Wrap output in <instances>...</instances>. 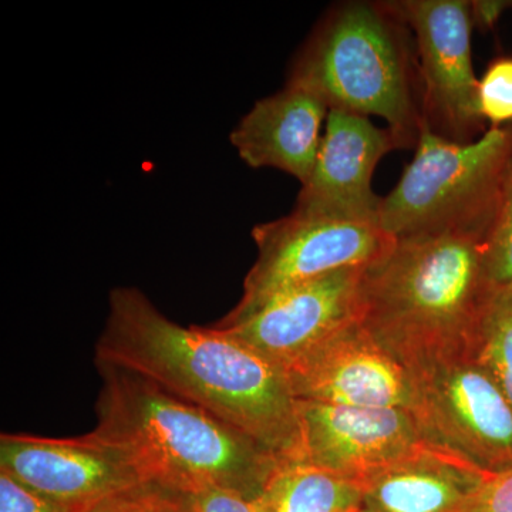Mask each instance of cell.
<instances>
[{
	"label": "cell",
	"mask_w": 512,
	"mask_h": 512,
	"mask_svg": "<svg viewBox=\"0 0 512 512\" xmlns=\"http://www.w3.org/2000/svg\"><path fill=\"white\" fill-rule=\"evenodd\" d=\"M512 160V124L471 143L421 127L416 154L382 198L379 225L394 239L453 235L484 242Z\"/></svg>",
	"instance_id": "cell-5"
},
{
	"label": "cell",
	"mask_w": 512,
	"mask_h": 512,
	"mask_svg": "<svg viewBox=\"0 0 512 512\" xmlns=\"http://www.w3.org/2000/svg\"><path fill=\"white\" fill-rule=\"evenodd\" d=\"M259 512H362V487L302 460H282L256 498Z\"/></svg>",
	"instance_id": "cell-16"
},
{
	"label": "cell",
	"mask_w": 512,
	"mask_h": 512,
	"mask_svg": "<svg viewBox=\"0 0 512 512\" xmlns=\"http://www.w3.org/2000/svg\"><path fill=\"white\" fill-rule=\"evenodd\" d=\"M0 512H70L0 471Z\"/></svg>",
	"instance_id": "cell-22"
},
{
	"label": "cell",
	"mask_w": 512,
	"mask_h": 512,
	"mask_svg": "<svg viewBox=\"0 0 512 512\" xmlns=\"http://www.w3.org/2000/svg\"><path fill=\"white\" fill-rule=\"evenodd\" d=\"M76 512H188L180 494L157 484L127 488Z\"/></svg>",
	"instance_id": "cell-20"
},
{
	"label": "cell",
	"mask_w": 512,
	"mask_h": 512,
	"mask_svg": "<svg viewBox=\"0 0 512 512\" xmlns=\"http://www.w3.org/2000/svg\"><path fill=\"white\" fill-rule=\"evenodd\" d=\"M366 268L343 269L293 286L247 318L214 328L241 340L286 372L330 336L359 322Z\"/></svg>",
	"instance_id": "cell-10"
},
{
	"label": "cell",
	"mask_w": 512,
	"mask_h": 512,
	"mask_svg": "<svg viewBox=\"0 0 512 512\" xmlns=\"http://www.w3.org/2000/svg\"><path fill=\"white\" fill-rule=\"evenodd\" d=\"M412 32L424 126L454 143L485 133L477 107L478 79L471 59V2H387Z\"/></svg>",
	"instance_id": "cell-8"
},
{
	"label": "cell",
	"mask_w": 512,
	"mask_h": 512,
	"mask_svg": "<svg viewBox=\"0 0 512 512\" xmlns=\"http://www.w3.org/2000/svg\"><path fill=\"white\" fill-rule=\"evenodd\" d=\"M410 372L412 413L427 443L485 474L512 468V404L473 356L447 357Z\"/></svg>",
	"instance_id": "cell-7"
},
{
	"label": "cell",
	"mask_w": 512,
	"mask_h": 512,
	"mask_svg": "<svg viewBox=\"0 0 512 512\" xmlns=\"http://www.w3.org/2000/svg\"><path fill=\"white\" fill-rule=\"evenodd\" d=\"M484 271L491 289L512 288V160L500 207L483 242Z\"/></svg>",
	"instance_id": "cell-18"
},
{
	"label": "cell",
	"mask_w": 512,
	"mask_h": 512,
	"mask_svg": "<svg viewBox=\"0 0 512 512\" xmlns=\"http://www.w3.org/2000/svg\"><path fill=\"white\" fill-rule=\"evenodd\" d=\"M470 355L493 376L512 404V288H490Z\"/></svg>",
	"instance_id": "cell-17"
},
{
	"label": "cell",
	"mask_w": 512,
	"mask_h": 512,
	"mask_svg": "<svg viewBox=\"0 0 512 512\" xmlns=\"http://www.w3.org/2000/svg\"><path fill=\"white\" fill-rule=\"evenodd\" d=\"M488 292L478 239H396L363 272L359 323L412 370L470 355Z\"/></svg>",
	"instance_id": "cell-3"
},
{
	"label": "cell",
	"mask_w": 512,
	"mask_h": 512,
	"mask_svg": "<svg viewBox=\"0 0 512 512\" xmlns=\"http://www.w3.org/2000/svg\"><path fill=\"white\" fill-rule=\"evenodd\" d=\"M471 512H512V468L485 476Z\"/></svg>",
	"instance_id": "cell-23"
},
{
	"label": "cell",
	"mask_w": 512,
	"mask_h": 512,
	"mask_svg": "<svg viewBox=\"0 0 512 512\" xmlns=\"http://www.w3.org/2000/svg\"><path fill=\"white\" fill-rule=\"evenodd\" d=\"M412 32L387 2H346L320 20L288 84L329 110L386 120L397 148H416L423 113Z\"/></svg>",
	"instance_id": "cell-4"
},
{
	"label": "cell",
	"mask_w": 512,
	"mask_h": 512,
	"mask_svg": "<svg viewBox=\"0 0 512 512\" xmlns=\"http://www.w3.org/2000/svg\"><path fill=\"white\" fill-rule=\"evenodd\" d=\"M94 360L146 377L282 460H302L298 400L284 370L214 326L173 322L140 289L110 292Z\"/></svg>",
	"instance_id": "cell-1"
},
{
	"label": "cell",
	"mask_w": 512,
	"mask_h": 512,
	"mask_svg": "<svg viewBox=\"0 0 512 512\" xmlns=\"http://www.w3.org/2000/svg\"><path fill=\"white\" fill-rule=\"evenodd\" d=\"M511 3L500 0H476L471 2V20L473 26L481 30H490L497 25L501 15Z\"/></svg>",
	"instance_id": "cell-24"
},
{
	"label": "cell",
	"mask_w": 512,
	"mask_h": 512,
	"mask_svg": "<svg viewBox=\"0 0 512 512\" xmlns=\"http://www.w3.org/2000/svg\"><path fill=\"white\" fill-rule=\"evenodd\" d=\"M285 373L293 396L303 402L413 409L412 372L359 322L330 336Z\"/></svg>",
	"instance_id": "cell-11"
},
{
	"label": "cell",
	"mask_w": 512,
	"mask_h": 512,
	"mask_svg": "<svg viewBox=\"0 0 512 512\" xmlns=\"http://www.w3.org/2000/svg\"><path fill=\"white\" fill-rule=\"evenodd\" d=\"M487 474L434 444L360 480L362 512H471Z\"/></svg>",
	"instance_id": "cell-15"
},
{
	"label": "cell",
	"mask_w": 512,
	"mask_h": 512,
	"mask_svg": "<svg viewBox=\"0 0 512 512\" xmlns=\"http://www.w3.org/2000/svg\"><path fill=\"white\" fill-rule=\"evenodd\" d=\"M0 471L70 512L146 483L123 451L90 433L73 439L2 434Z\"/></svg>",
	"instance_id": "cell-9"
},
{
	"label": "cell",
	"mask_w": 512,
	"mask_h": 512,
	"mask_svg": "<svg viewBox=\"0 0 512 512\" xmlns=\"http://www.w3.org/2000/svg\"><path fill=\"white\" fill-rule=\"evenodd\" d=\"M252 238L258 256L245 276L241 299L215 326H228L247 318L293 286L343 269L375 264L396 242L379 224L295 211L256 225Z\"/></svg>",
	"instance_id": "cell-6"
},
{
	"label": "cell",
	"mask_w": 512,
	"mask_h": 512,
	"mask_svg": "<svg viewBox=\"0 0 512 512\" xmlns=\"http://www.w3.org/2000/svg\"><path fill=\"white\" fill-rule=\"evenodd\" d=\"M94 439L119 448L146 483L174 493L228 488L256 500L281 464L264 444L146 377L96 360Z\"/></svg>",
	"instance_id": "cell-2"
},
{
	"label": "cell",
	"mask_w": 512,
	"mask_h": 512,
	"mask_svg": "<svg viewBox=\"0 0 512 512\" xmlns=\"http://www.w3.org/2000/svg\"><path fill=\"white\" fill-rule=\"evenodd\" d=\"M477 107L490 128L512 124V57H497L488 64L477 86Z\"/></svg>",
	"instance_id": "cell-19"
},
{
	"label": "cell",
	"mask_w": 512,
	"mask_h": 512,
	"mask_svg": "<svg viewBox=\"0 0 512 512\" xmlns=\"http://www.w3.org/2000/svg\"><path fill=\"white\" fill-rule=\"evenodd\" d=\"M178 494L188 512H259L254 500L228 488L204 487Z\"/></svg>",
	"instance_id": "cell-21"
},
{
	"label": "cell",
	"mask_w": 512,
	"mask_h": 512,
	"mask_svg": "<svg viewBox=\"0 0 512 512\" xmlns=\"http://www.w3.org/2000/svg\"><path fill=\"white\" fill-rule=\"evenodd\" d=\"M396 148L389 128L377 127L369 117L329 110L318 157L293 211L379 224L383 197L373 191V175Z\"/></svg>",
	"instance_id": "cell-13"
},
{
	"label": "cell",
	"mask_w": 512,
	"mask_h": 512,
	"mask_svg": "<svg viewBox=\"0 0 512 512\" xmlns=\"http://www.w3.org/2000/svg\"><path fill=\"white\" fill-rule=\"evenodd\" d=\"M302 461L360 481L419 450L416 417L404 409H367L298 400Z\"/></svg>",
	"instance_id": "cell-12"
},
{
	"label": "cell",
	"mask_w": 512,
	"mask_h": 512,
	"mask_svg": "<svg viewBox=\"0 0 512 512\" xmlns=\"http://www.w3.org/2000/svg\"><path fill=\"white\" fill-rule=\"evenodd\" d=\"M329 109L315 94L286 84L258 100L231 133L232 146L252 168H276L305 184L320 147Z\"/></svg>",
	"instance_id": "cell-14"
}]
</instances>
